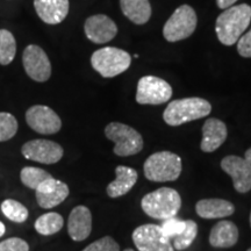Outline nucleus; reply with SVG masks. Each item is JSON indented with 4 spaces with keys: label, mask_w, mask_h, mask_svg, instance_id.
Wrapping results in <instances>:
<instances>
[{
    "label": "nucleus",
    "mask_w": 251,
    "mask_h": 251,
    "mask_svg": "<svg viewBox=\"0 0 251 251\" xmlns=\"http://www.w3.org/2000/svg\"><path fill=\"white\" fill-rule=\"evenodd\" d=\"M1 212L8 220L17 224H23L28 219V209L23 203L13 199H6L2 201Z\"/></svg>",
    "instance_id": "26"
},
{
    "label": "nucleus",
    "mask_w": 251,
    "mask_h": 251,
    "mask_svg": "<svg viewBox=\"0 0 251 251\" xmlns=\"http://www.w3.org/2000/svg\"><path fill=\"white\" fill-rule=\"evenodd\" d=\"M84 30H85L87 39L97 45L109 42L118 34V27L114 21L103 14L92 15L87 18L84 25Z\"/></svg>",
    "instance_id": "14"
},
{
    "label": "nucleus",
    "mask_w": 251,
    "mask_h": 251,
    "mask_svg": "<svg viewBox=\"0 0 251 251\" xmlns=\"http://www.w3.org/2000/svg\"><path fill=\"white\" fill-rule=\"evenodd\" d=\"M18 131V121L11 113L0 112V142L11 140Z\"/></svg>",
    "instance_id": "28"
},
{
    "label": "nucleus",
    "mask_w": 251,
    "mask_h": 251,
    "mask_svg": "<svg viewBox=\"0 0 251 251\" xmlns=\"http://www.w3.org/2000/svg\"><path fill=\"white\" fill-rule=\"evenodd\" d=\"M197 14L188 5H181L169 18L163 28V35L169 42H177L190 37L197 27Z\"/></svg>",
    "instance_id": "7"
},
{
    "label": "nucleus",
    "mask_w": 251,
    "mask_h": 251,
    "mask_svg": "<svg viewBox=\"0 0 251 251\" xmlns=\"http://www.w3.org/2000/svg\"><path fill=\"white\" fill-rule=\"evenodd\" d=\"M197 234L198 225L193 220H187V221H185V229L183 233L174 237V248L177 250L187 249L193 243L194 238L197 237Z\"/></svg>",
    "instance_id": "27"
},
{
    "label": "nucleus",
    "mask_w": 251,
    "mask_h": 251,
    "mask_svg": "<svg viewBox=\"0 0 251 251\" xmlns=\"http://www.w3.org/2000/svg\"><path fill=\"white\" fill-rule=\"evenodd\" d=\"M81 251H120V246L111 236H105L94 241Z\"/></svg>",
    "instance_id": "30"
},
{
    "label": "nucleus",
    "mask_w": 251,
    "mask_h": 251,
    "mask_svg": "<svg viewBox=\"0 0 251 251\" xmlns=\"http://www.w3.org/2000/svg\"><path fill=\"white\" fill-rule=\"evenodd\" d=\"M161 229L166 237L174 238L176 236H178L180 233H183V230L185 229V221L184 220L177 219L176 216L163 220Z\"/></svg>",
    "instance_id": "29"
},
{
    "label": "nucleus",
    "mask_w": 251,
    "mask_h": 251,
    "mask_svg": "<svg viewBox=\"0 0 251 251\" xmlns=\"http://www.w3.org/2000/svg\"><path fill=\"white\" fill-rule=\"evenodd\" d=\"M250 226H251V213H250Z\"/></svg>",
    "instance_id": "37"
},
{
    "label": "nucleus",
    "mask_w": 251,
    "mask_h": 251,
    "mask_svg": "<svg viewBox=\"0 0 251 251\" xmlns=\"http://www.w3.org/2000/svg\"><path fill=\"white\" fill-rule=\"evenodd\" d=\"M0 251H29V246L23 238L11 237L0 242Z\"/></svg>",
    "instance_id": "31"
},
{
    "label": "nucleus",
    "mask_w": 251,
    "mask_h": 251,
    "mask_svg": "<svg viewBox=\"0 0 251 251\" xmlns=\"http://www.w3.org/2000/svg\"><path fill=\"white\" fill-rule=\"evenodd\" d=\"M227 127L219 119H208L202 126V140L200 148L203 152H213L227 139Z\"/></svg>",
    "instance_id": "18"
},
{
    "label": "nucleus",
    "mask_w": 251,
    "mask_h": 251,
    "mask_svg": "<svg viewBox=\"0 0 251 251\" xmlns=\"http://www.w3.org/2000/svg\"><path fill=\"white\" fill-rule=\"evenodd\" d=\"M212 111V106L202 98H184L174 100L163 113V119L169 126H180L186 122L205 118Z\"/></svg>",
    "instance_id": "3"
},
{
    "label": "nucleus",
    "mask_w": 251,
    "mask_h": 251,
    "mask_svg": "<svg viewBox=\"0 0 251 251\" xmlns=\"http://www.w3.org/2000/svg\"><path fill=\"white\" fill-rule=\"evenodd\" d=\"M25 158L42 163V164H55L61 161L64 150L58 143L49 140H31L25 143L21 148Z\"/></svg>",
    "instance_id": "10"
},
{
    "label": "nucleus",
    "mask_w": 251,
    "mask_h": 251,
    "mask_svg": "<svg viewBox=\"0 0 251 251\" xmlns=\"http://www.w3.org/2000/svg\"><path fill=\"white\" fill-rule=\"evenodd\" d=\"M133 241L139 251H174L170 238L165 236L161 226H140L134 230Z\"/></svg>",
    "instance_id": "9"
},
{
    "label": "nucleus",
    "mask_w": 251,
    "mask_h": 251,
    "mask_svg": "<svg viewBox=\"0 0 251 251\" xmlns=\"http://www.w3.org/2000/svg\"><path fill=\"white\" fill-rule=\"evenodd\" d=\"M64 226V219L61 214L55 212L47 213V214L41 215L35 221V230L41 235H52L58 233Z\"/></svg>",
    "instance_id": "23"
},
{
    "label": "nucleus",
    "mask_w": 251,
    "mask_h": 251,
    "mask_svg": "<svg viewBox=\"0 0 251 251\" xmlns=\"http://www.w3.org/2000/svg\"><path fill=\"white\" fill-rule=\"evenodd\" d=\"M244 158H246V161L249 163L250 166H251V148H249L246 151V155H244Z\"/></svg>",
    "instance_id": "34"
},
{
    "label": "nucleus",
    "mask_w": 251,
    "mask_h": 251,
    "mask_svg": "<svg viewBox=\"0 0 251 251\" xmlns=\"http://www.w3.org/2000/svg\"><path fill=\"white\" fill-rule=\"evenodd\" d=\"M115 174H117L115 180L109 183L106 188L107 194L111 198H119L127 194L134 187L139 178L136 170L125 165H119L115 169Z\"/></svg>",
    "instance_id": "19"
},
{
    "label": "nucleus",
    "mask_w": 251,
    "mask_h": 251,
    "mask_svg": "<svg viewBox=\"0 0 251 251\" xmlns=\"http://www.w3.org/2000/svg\"><path fill=\"white\" fill-rule=\"evenodd\" d=\"M141 207L151 218L166 220L178 214L181 207V198L174 188L162 187L144 196Z\"/></svg>",
    "instance_id": "2"
},
{
    "label": "nucleus",
    "mask_w": 251,
    "mask_h": 251,
    "mask_svg": "<svg viewBox=\"0 0 251 251\" xmlns=\"http://www.w3.org/2000/svg\"><path fill=\"white\" fill-rule=\"evenodd\" d=\"M143 170L147 179L151 181H174L181 174V158L170 151L155 152L144 162Z\"/></svg>",
    "instance_id": "4"
},
{
    "label": "nucleus",
    "mask_w": 251,
    "mask_h": 251,
    "mask_svg": "<svg viewBox=\"0 0 251 251\" xmlns=\"http://www.w3.org/2000/svg\"><path fill=\"white\" fill-rule=\"evenodd\" d=\"M121 11L131 23L144 25L151 17V6L149 0H120Z\"/></svg>",
    "instance_id": "22"
},
{
    "label": "nucleus",
    "mask_w": 251,
    "mask_h": 251,
    "mask_svg": "<svg viewBox=\"0 0 251 251\" xmlns=\"http://www.w3.org/2000/svg\"><path fill=\"white\" fill-rule=\"evenodd\" d=\"M5 231H6V227H5V225L2 224L1 221H0V237H1V236H4Z\"/></svg>",
    "instance_id": "35"
},
{
    "label": "nucleus",
    "mask_w": 251,
    "mask_h": 251,
    "mask_svg": "<svg viewBox=\"0 0 251 251\" xmlns=\"http://www.w3.org/2000/svg\"><path fill=\"white\" fill-rule=\"evenodd\" d=\"M34 7L43 23L61 24L69 13V0H34Z\"/></svg>",
    "instance_id": "17"
},
{
    "label": "nucleus",
    "mask_w": 251,
    "mask_h": 251,
    "mask_svg": "<svg viewBox=\"0 0 251 251\" xmlns=\"http://www.w3.org/2000/svg\"><path fill=\"white\" fill-rule=\"evenodd\" d=\"M221 168L233 179L235 190L238 193H247L251 190V166L246 158L227 156L221 161Z\"/></svg>",
    "instance_id": "13"
},
{
    "label": "nucleus",
    "mask_w": 251,
    "mask_h": 251,
    "mask_svg": "<svg viewBox=\"0 0 251 251\" xmlns=\"http://www.w3.org/2000/svg\"><path fill=\"white\" fill-rule=\"evenodd\" d=\"M26 121L31 129L42 135L56 134L62 128V121L56 112L43 105H35L28 108Z\"/></svg>",
    "instance_id": "12"
},
{
    "label": "nucleus",
    "mask_w": 251,
    "mask_h": 251,
    "mask_svg": "<svg viewBox=\"0 0 251 251\" xmlns=\"http://www.w3.org/2000/svg\"><path fill=\"white\" fill-rule=\"evenodd\" d=\"M237 51L242 57L251 58V29L237 41Z\"/></svg>",
    "instance_id": "32"
},
{
    "label": "nucleus",
    "mask_w": 251,
    "mask_h": 251,
    "mask_svg": "<svg viewBox=\"0 0 251 251\" xmlns=\"http://www.w3.org/2000/svg\"><path fill=\"white\" fill-rule=\"evenodd\" d=\"M237 0H216V4H218L219 8L222 9H227L229 7H231Z\"/></svg>",
    "instance_id": "33"
},
{
    "label": "nucleus",
    "mask_w": 251,
    "mask_h": 251,
    "mask_svg": "<svg viewBox=\"0 0 251 251\" xmlns=\"http://www.w3.org/2000/svg\"><path fill=\"white\" fill-rule=\"evenodd\" d=\"M17 54V42L13 34L7 29H0V64L8 65Z\"/></svg>",
    "instance_id": "24"
},
{
    "label": "nucleus",
    "mask_w": 251,
    "mask_h": 251,
    "mask_svg": "<svg viewBox=\"0 0 251 251\" xmlns=\"http://www.w3.org/2000/svg\"><path fill=\"white\" fill-rule=\"evenodd\" d=\"M51 178L49 172L40 168H34V166H25L20 172V179L25 186L36 190L40 184L43 181Z\"/></svg>",
    "instance_id": "25"
},
{
    "label": "nucleus",
    "mask_w": 251,
    "mask_h": 251,
    "mask_svg": "<svg viewBox=\"0 0 251 251\" xmlns=\"http://www.w3.org/2000/svg\"><path fill=\"white\" fill-rule=\"evenodd\" d=\"M196 211L202 219H220L234 214L235 207L228 200L202 199L197 202Z\"/></svg>",
    "instance_id": "20"
},
{
    "label": "nucleus",
    "mask_w": 251,
    "mask_h": 251,
    "mask_svg": "<svg viewBox=\"0 0 251 251\" xmlns=\"http://www.w3.org/2000/svg\"><path fill=\"white\" fill-rule=\"evenodd\" d=\"M130 55L125 50L114 47H105L97 50L91 57L92 68L105 78H112L124 74L130 67Z\"/></svg>",
    "instance_id": "5"
},
{
    "label": "nucleus",
    "mask_w": 251,
    "mask_h": 251,
    "mask_svg": "<svg viewBox=\"0 0 251 251\" xmlns=\"http://www.w3.org/2000/svg\"><path fill=\"white\" fill-rule=\"evenodd\" d=\"M124 251H134L133 249H126V250H124Z\"/></svg>",
    "instance_id": "36"
},
{
    "label": "nucleus",
    "mask_w": 251,
    "mask_h": 251,
    "mask_svg": "<svg viewBox=\"0 0 251 251\" xmlns=\"http://www.w3.org/2000/svg\"><path fill=\"white\" fill-rule=\"evenodd\" d=\"M92 231V214L86 206H77L72 209L68 220V233L76 242H81Z\"/></svg>",
    "instance_id": "16"
},
{
    "label": "nucleus",
    "mask_w": 251,
    "mask_h": 251,
    "mask_svg": "<svg viewBox=\"0 0 251 251\" xmlns=\"http://www.w3.org/2000/svg\"><path fill=\"white\" fill-rule=\"evenodd\" d=\"M238 241V229L231 221H220L212 228L209 243L214 248H231Z\"/></svg>",
    "instance_id": "21"
},
{
    "label": "nucleus",
    "mask_w": 251,
    "mask_h": 251,
    "mask_svg": "<svg viewBox=\"0 0 251 251\" xmlns=\"http://www.w3.org/2000/svg\"><path fill=\"white\" fill-rule=\"evenodd\" d=\"M247 251H251V248H250V249H249V250H247Z\"/></svg>",
    "instance_id": "38"
},
{
    "label": "nucleus",
    "mask_w": 251,
    "mask_h": 251,
    "mask_svg": "<svg viewBox=\"0 0 251 251\" xmlns=\"http://www.w3.org/2000/svg\"><path fill=\"white\" fill-rule=\"evenodd\" d=\"M23 63L25 71L33 80L43 83L51 76V64L48 56L39 46L29 45L25 49Z\"/></svg>",
    "instance_id": "11"
},
{
    "label": "nucleus",
    "mask_w": 251,
    "mask_h": 251,
    "mask_svg": "<svg viewBox=\"0 0 251 251\" xmlns=\"http://www.w3.org/2000/svg\"><path fill=\"white\" fill-rule=\"evenodd\" d=\"M172 87L168 81L155 76H144L139 80L136 101L141 105H161L171 99Z\"/></svg>",
    "instance_id": "8"
},
{
    "label": "nucleus",
    "mask_w": 251,
    "mask_h": 251,
    "mask_svg": "<svg viewBox=\"0 0 251 251\" xmlns=\"http://www.w3.org/2000/svg\"><path fill=\"white\" fill-rule=\"evenodd\" d=\"M251 23V7L247 4L231 6L216 19L215 31L222 45L234 46Z\"/></svg>",
    "instance_id": "1"
},
{
    "label": "nucleus",
    "mask_w": 251,
    "mask_h": 251,
    "mask_svg": "<svg viewBox=\"0 0 251 251\" xmlns=\"http://www.w3.org/2000/svg\"><path fill=\"white\" fill-rule=\"evenodd\" d=\"M105 135L115 143L114 153L121 157L133 156L143 148V139L141 134L129 126L120 122H111L105 128Z\"/></svg>",
    "instance_id": "6"
},
{
    "label": "nucleus",
    "mask_w": 251,
    "mask_h": 251,
    "mask_svg": "<svg viewBox=\"0 0 251 251\" xmlns=\"http://www.w3.org/2000/svg\"><path fill=\"white\" fill-rule=\"evenodd\" d=\"M35 191L37 203L45 209L58 206L67 199L70 193L67 184L52 177L40 184Z\"/></svg>",
    "instance_id": "15"
}]
</instances>
